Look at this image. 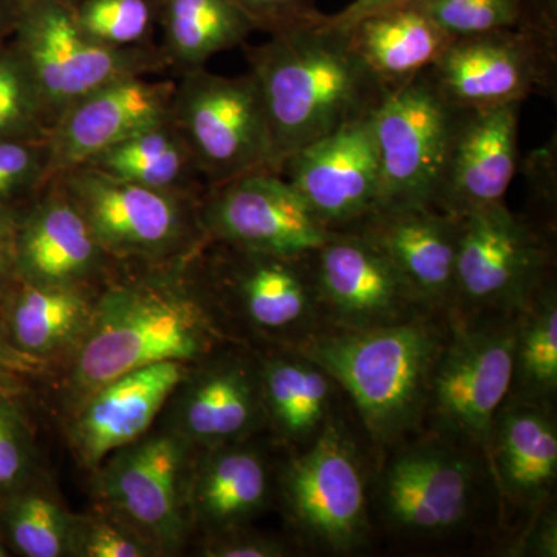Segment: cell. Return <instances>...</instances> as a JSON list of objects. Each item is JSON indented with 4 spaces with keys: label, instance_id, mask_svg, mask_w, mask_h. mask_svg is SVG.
I'll use <instances>...</instances> for the list:
<instances>
[{
    "label": "cell",
    "instance_id": "1",
    "mask_svg": "<svg viewBox=\"0 0 557 557\" xmlns=\"http://www.w3.org/2000/svg\"><path fill=\"white\" fill-rule=\"evenodd\" d=\"M200 252L131 265L101 285L89 327L64 362L69 410L132 370L170 361L196 366L234 339L201 276Z\"/></svg>",
    "mask_w": 557,
    "mask_h": 557
},
{
    "label": "cell",
    "instance_id": "2",
    "mask_svg": "<svg viewBox=\"0 0 557 557\" xmlns=\"http://www.w3.org/2000/svg\"><path fill=\"white\" fill-rule=\"evenodd\" d=\"M244 47L265 106L277 172L293 153L373 115L388 94L351 49L348 32L327 16Z\"/></svg>",
    "mask_w": 557,
    "mask_h": 557
},
{
    "label": "cell",
    "instance_id": "3",
    "mask_svg": "<svg viewBox=\"0 0 557 557\" xmlns=\"http://www.w3.org/2000/svg\"><path fill=\"white\" fill-rule=\"evenodd\" d=\"M446 336V314L426 313L364 332H325L299 350L335 379L372 442L394 448L424 426Z\"/></svg>",
    "mask_w": 557,
    "mask_h": 557
},
{
    "label": "cell",
    "instance_id": "4",
    "mask_svg": "<svg viewBox=\"0 0 557 557\" xmlns=\"http://www.w3.org/2000/svg\"><path fill=\"white\" fill-rule=\"evenodd\" d=\"M313 252L276 255L208 244L199 265L226 325L233 319L267 348H300L329 332Z\"/></svg>",
    "mask_w": 557,
    "mask_h": 557
},
{
    "label": "cell",
    "instance_id": "5",
    "mask_svg": "<svg viewBox=\"0 0 557 557\" xmlns=\"http://www.w3.org/2000/svg\"><path fill=\"white\" fill-rule=\"evenodd\" d=\"M289 528L310 547L354 555L372 534L370 479L354 432L335 413L311 445L277 475Z\"/></svg>",
    "mask_w": 557,
    "mask_h": 557
},
{
    "label": "cell",
    "instance_id": "6",
    "mask_svg": "<svg viewBox=\"0 0 557 557\" xmlns=\"http://www.w3.org/2000/svg\"><path fill=\"white\" fill-rule=\"evenodd\" d=\"M518 314V313H516ZM516 314L450 310L424 426L486 457L494 417L511 387Z\"/></svg>",
    "mask_w": 557,
    "mask_h": 557
},
{
    "label": "cell",
    "instance_id": "7",
    "mask_svg": "<svg viewBox=\"0 0 557 557\" xmlns=\"http://www.w3.org/2000/svg\"><path fill=\"white\" fill-rule=\"evenodd\" d=\"M54 178L120 265H159L197 255L208 245L199 215L201 196L146 188L89 166Z\"/></svg>",
    "mask_w": 557,
    "mask_h": 557
},
{
    "label": "cell",
    "instance_id": "8",
    "mask_svg": "<svg viewBox=\"0 0 557 557\" xmlns=\"http://www.w3.org/2000/svg\"><path fill=\"white\" fill-rule=\"evenodd\" d=\"M178 76L172 120L208 188L256 172H277L265 106L251 73L223 76L201 67Z\"/></svg>",
    "mask_w": 557,
    "mask_h": 557
},
{
    "label": "cell",
    "instance_id": "9",
    "mask_svg": "<svg viewBox=\"0 0 557 557\" xmlns=\"http://www.w3.org/2000/svg\"><path fill=\"white\" fill-rule=\"evenodd\" d=\"M555 277V236L500 203L461 218L457 313L516 314Z\"/></svg>",
    "mask_w": 557,
    "mask_h": 557
},
{
    "label": "cell",
    "instance_id": "10",
    "mask_svg": "<svg viewBox=\"0 0 557 557\" xmlns=\"http://www.w3.org/2000/svg\"><path fill=\"white\" fill-rule=\"evenodd\" d=\"M11 44L30 70L53 124L98 87L170 70L157 44L119 50L91 42L76 27L73 11L58 0H20Z\"/></svg>",
    "mask_w": 557,
    "mask_h": 557
},
{
    "label": "cell",
    "instance_id": "11",
    "mask_svg": "<svg viewBox=\"0 0 557 557\" xmlns=\"http://www.w3.org/2000/svg\"><path fill=\"white\" fill-rule=\"evenodd\" d=\"M196 454L168 429L115 450L94 469L101 508L148 539L161 556L175 555L193 527L188 490Z\"/></svg>",
    "mask_w": 557,
    "mask_h": 557
},
{
    "label": "cell",
    "instance_id": "12",
    "mask_svg": "<svg viewBox=\"0 0 557 557\" xmlns=\"http://www.w3.org/2000/svg\"><path fill=\"white\" fill-rule=\"evenodd\" d=\"M394 448L375 486L384 523L424 537L463 527L478 504L482 454L435 434Z\"/></svg>",
    "mask_w": 557,
    "mask_h": 557
},
{
    "label": "cell",
    "instance_id": "13",
    "mask_svg": "<svg viewBox=\"0 0 557 557\" xmlns=\"http://www.w3.org/2000/svg\"><path fill=\"white\" fill-rule=\"evenodd\" d=\"M457 108L421 73L373 112L381 160V207L434 205ZM379 208V209H380Z\"/></svg>",
    "mask_w": 557,
    "mask_h": 557
},
{
    "label": "cell",
    "instance_id": "14",
    "mask_svg": "<svg viewBox=\"0 0 557 557\" xmlns=\"http://www.w3.org/2000/svg\"><path fill=\"white\" fill-rule=\"evenodd\" d=\"M199 215L208 244L249 251L302 255L317 251L336 233L314 218L287 180L271 171L209 186Z\"/></svg>",
    "mask_w": 557,
    "mask_h": 557
},
{
    "label": "cell",
    "instance_id": "15",
    "mask_svg": "<svg viewBox=\"0 0 557 557\" xmlns=\"http://www.w3.org/2000/svg\"><path fill=\"white\" fill-rule=\"evenodd\" d=\"M556 65L533 36L507 28L450 40L426 75L454 108L485 109L555 89Z\"/></svg>",
    "mask_w": 557,
    "mask_h": 557
},
{
    "label": "cell",
    "instance_id": "16",
    "mask_svg": "<svg viewBox=\"0 0 557 557\" xmlns=\"http://www.w3.org/2000/svg\"><path fill=\"white\" fill-rule=\"evenodd\" d=\"M313 260L329 332H364L431 313L391 260L357 231H336Z\"/></svg>",
    "mask_w": 557,
    "mask_h": 557
},
{
    "label": "cell",
    "instance_id": "17",
    "mask_svg": "<svg viewBox=\"0 0 557 557\" xmlns=\"http://www.w3.org/2000/svg\"><path fill=\"white\" fill-rule=\"evenodd\" d=\"M278 174L325 228H354L381 207V160L372 115L293 153Z\"/></svg>",
    "mask_w": 557,
    "mask_h": 557
},
{
    "label": "cell",
    "instance_id": "18",
    "mask_svg": "<svg viewBox=\"0 0 557 557\" xmlns=\"http://www.w3.org/2000/svg\"><path fill=\"white\" fill-rule=\"evenodd\" d=\"M168 431L196 449L252 440L267 429L258 357L222 350L193 366L171 395Z\"/></svg>",
    "mask_w": 557,
    "mask_h": 557
},
{
    "label": "cell",
    "instance_id": "19",
    "mask_svg": "<svg viewBox=\"0 0 557 557\" xmlns=\"http://www.w3.org/2000/svg\"><path fill=\"white\" fill-rule=\"evenodd\" d=\"M522 104L457 109L432 208L463 218L504 201L519 166Z\"/></svg>",
    "mask_w": 557,
    "mask_h": 557
},
{
    "label": "cell",
    "instance_id": "20",
    "mask_svg": "<svg viewBox=\"0 0 557 557\" xmlns=\"http://www.w3.org/2000/svg\"><path fill=\"white\" fill-rule=\"evenodd\" d=\"M78 207L53 178L22 209L14 248V274L42 285L101 287L116 271Z\"/></svg>",
    "mask_w": 557,
    "mask_h": 557
},
{
    "label": "cell",
    "instance_id": "21",
    "mask_svg": "<svg viewBox=\"0 0 557 557\" xmlns=\"http://www.w3.org/2000/svg\"><path fill=\"white\" fill-rule=\"evenodd\" d=\"M175 79L131 76L98 87L62 112L49 135L50 178L170 119Z\"/></svg>",
    "mask_w": 557,
    "mask_h": 557
},
{
    "label": "cell",
    "instance_id": "22",
    "mask_svg": "<svg viewBox=\"0 0 557 557\" xmlns=\"http://www.w3.org/2000/svg\"><path fill=\"white\" fill-rule=\"evenodd\" d=\"M190 368L170 361L132 370L73 406L65 434L81 467L94 471L110 454L148 434Z\"/></svg>",
    "mask_w": 557,
    "mask_h": 557
},
{
    "label": "cell",
    "instance_id": "23",
    "mask_svg": "<svg viewBox=\"0 0 557 557\" xmlns=\"http://www.w3.org/2000/svg\"><path fill=\"white\" fill-rule=\"evenodd\" d=\"M350 230L391 260L424 309H454L461 218L429 207L380 208Z\"/></svg>",
    "mask_w": 557,
    "mask_h": 557
},
{
    "label": "cell",
    "instance_id": "24",
    "mask_svg": "<svg viewBox=\"0 0 557 557\" xmlns=\"http://www.w3.org/2000/svg\"><path fill=\"white\" fill-rule=\"evenodd\" d=\"M273 486L269 458L251 440L197 449L188 490L190 522L207 536L244 528L269 507Z\"/></svg>",
    "mask_w": 557,
    "mask_h": 557
},
{
    "label": "cell",
    "instance_id": "25",
    "mask_svg": "<svg viewBox=\"0 0 557 557\" xmlns=\"http://www.w3.org/2000/svg\"><path fill=\"white\" fill-rule=\"evenodd\" d=\"M486 458L504 496L516 507L537 511L556 487L555 406L505 399L494 417Z\"/></svg>",
    "mask_w": 557,
    "mask_h": 557
},
{
    "label": "cell",
    "instance_id": "26",
    "mask_svg": "<svg viewBox=\"0 0 557 557\" xmlns=\"http://www.w3.org/2000/svg\"><path fill=\"white\" fill-rule=\"evenodd\" d=\"M101 287L32 284L14 276L0 293V325L22 355L64 364L89 327Z\"/></svg>",
    "mask_w": 557,
    "mask_h": 557
},
{
    "label": "cell",
    "instance_id": "27",
    "mask_svg": "<svg viewBox=\"0 0 557 557\" xmlns=\"http://www.w3.org/2000/svg\"><path fill=\"white\" fill-rule=\"evenodd\" d=\"M256 357L267 429L289 448H307L336 413L338 383L299 348H265Z\"/></svg>",
    "mask_w": 557,
    "mask_h": 557
},
{
    "label": "cell",
    "instance_id": "28",
    "mask_svg": "<svg viewBox=\"0 0 557 557\" xmlns=\"http://www.w3.org/2000/svg\"><path fill=\"white\" fill-rule=\"evenodd\" d=\"M347 32L351 49L388 94L426 72L453 40L416 3L369 14Z\"/></svg>",
    "mask_w": 557,
    "mask_h": 557
},
{
    "label": "cell",
    "instance_id": "29",
    "mask_svg": "<svg viewBox=\"0 0 557 557\" xmlns=\"http://www.w3.org/2000/svg\"><path fill=\"white\" fill-rule=\"evenodd\" d=\"M83 166L168 193L201 196L208 189L193 150L172 115L102 150Z\"/></svg>",
    "mask_w": 557,
    "mask_h": 557
},
{
    "label": "cell",
    "instance_id": "30",
    "mask_svg": "<svg viewBox=\"0 0 557 557\" xmlns=\"http://www.w3.org/2000/svg\"><path fill=\"white\" fill-rule=\"evenodd\" d=\"M160 50L168 69L190 72L222 51L244 47L256 32L233 0H157Z\"/></svg>",
    "mask_w": 557,
    "mask_h": 557
},
{
    "label": "cell",
    "instance_id": "31",
    "mask_svg": "<svg viewBox=\"0 0 557 557\" xmlns=\"http://www.w3.org/2000/svg\"><path fill=\"white\" fill-rule=\"evenodd\" d=\"M557 395V287L549 278L516 314L511 387L507 398L555 406Z\"/></svg>",
    "mask_w": 557,
    "mask_h": 557
},
{
    "label": "cell",
    "instance_id": "32",
    "mask_svg": "<svg viewBox=\"0 0 557 557\" xmlns=\"http://www.w3.org/2000/svg\"><path fill=\"white\" fill-rule=\"evenodd\" d=\"M73 519L40 475L0 502V533L24 557H70Z\"/></svg>",
    "mask_w": 557,
    "mask_h": 557
},
{
    "label": "cell",
    "instance_id": "33",
    "mask_svg": "<svg viewBox=\"0 0 557 557\" xmlns=\"http://www.w3.org/2000/svg\"><path fill=\"white\" fill-rule=\"evenodd\" d=\"M73 20L79 32L108 49L153 46L159 27L157 0H78Z\"/></svg>",
    "mask_w": 557,
    "mask_h": 557
},
{
    "label": "cell",
    "instance_id": "34",
    "mask_svg": "<svg viewBox=\"0 0 557 557\" xmlns=\"http://www.w3.org/2000/svg\"><path fill=\"white\" fill-rule=\"evenodd\" d=\"M53 119L30 70L7 42L0 47V138H49Z\"/></svg>",
    "mask_w": 557,
    "mask_h": 557
},
{
    "label": "cell",
    "instance_id": "35",
    "mask_svg": "<svg viewBox=\"0 0 557 557\" xmlns=\"http://www.w3.org/2000/svg\"><path fill=\"white\" fill-rule=\"evenodd\" d=\"M24 403L0 392V502L40 475L35 432Z\"/></svg>",
    "mask_w": 557,
    "mask_h": 557
},
{
    "label": "cell",
    "instance_id": "36",
    "mask_svg": "<svg viewBox=\"0 0 557 557\" xmlns=\"http://www.w3.org/2000/svg\"><path fill=\"white\" fill-rule=\"evenodd\" d=\"M50 182L49 138H0V208L21 212Z\"/></svg>",
    "mask_w": 557,
    "mask_h": 557
},
{
    "label": "cell",
    "instance_id": "37",
    "mask_svg": "<svg viewBox=\"0 0 557 557\" xmlns=\"http://www.w3.org/2000/svg\"><path fill=\"white\" fill-rule=\"evenodd\" d=\"M449 38L519 28L525 0H416Z\"/></svg>",
    "mask_w": 557,
    "mask_h": 557
},
{
    "label": "cell",
    "instance_id": "38",
    "mask_svg": "<svg viewBox=\"0 0 557 557\" xmlns=\"http://www.w3.org/2000/svg\"><path fill=\"white\" fill-rule=\"evenodd\" d=\"M72 557H157L156 545L141 536L112 512L100 508L98 512L73 519Z\"/></svg>",
    "mask_w": 557,
    "mask_h": 557
},
{
    "label": "cell",
    "instance_id": "39",
    "mask_svg": "<svg viewBox=\"0 0 557 557\" xmlns=\"http://www.w3.org/2000/svg\"><path fill=\"white\" fill-rule=\"evenodd\" d=\"M556 139L531 153L525 163L528 203L534 214L527 215L539 228L555 236L557 200Z\"/></svg>",
    "mask_w": 557,
    "mask_h": 557
},
{
    "label": "cell",
    "instance_id": "40",
    "mask_svg": "<svg viewBox=\"0 0 557 557\" xmlns=\"http://www.w3.org/2000/svg\"><path fill=\"white\" fill-rule=\"evenodd\" d=\"M255 25L256 32L293 30L302 25L318 24L327 14L318 9L317 0H233Z\"/></svg>",
    "mask_w": 557,
    "mask_h": 557
},
{
    "label": "cell",
    "instance_id": "41",
    "mask_svg": "<svg viewBox=\"0 0 557 557\" xmlns=\"http://www.w3.org/2000/svg\"><path fill=\"white\" fill-rule=\"evenodd\" d=\"M200 555L205 557H285L292 555L287 542L244 528L207 536Z\"/></svg>",
    "mask_w": 557,
    "mask_h": 557
},
{
    "label": "cell",
    "instance_id": "42",
    "mask_svg": "<svg viewBox=\"0 0 557 557\" xmlns=\"http://www.w3.org/2000/svg\"><path fill=\"white\" fill-rule=\"evenodd\" d=\"M49 366L38 359L22 355L11 346L0 325V392L27 398L33 384L50 372Z\"/></svg>",
    "mask_w": 557,
    "mask_h": 557
},
{
    "label": "cell",
    "instance_id": "43",
    "mask_svg": "<svg viewBox=\"0 0 557 557\" xmlns=\"http://www.w3.org/2000/svg\"><path fill=\"white\" fill-rule=\"evenodd\" d=\"M533 523L523 531L518 541L512 542L505 556L556 557L557 556V512L552 500L537 509Z\"/></svg>",
    "mask_w": 557,
    "mask_h": 557
},
{
    "label": "cell",
    "instance_id": "44",
    "mask_svg": "<svg viewBox=\"0 0 557 557\" xmlns=\"http://www.w3.org/2000/svg\"><path fill=\"white\" fill-rule=\"evenodd\" d=\"M21 212L0 208V293L14 276V248H16L17 222Z\"/></svg>",
    "mask_w": 557,
    "mask_h": 557
},
{
    "label": "cell",
    "instance_id": "45",
    "mask_svg": "<svg viewBox=\"0 0 557 557\" xmlns=\"http://www.w3.org/2000/svg\"><path fill=\"white\" fill-rule=\"evenodd\" d=\"M412 2H416V0H354V2L348 3L346 9L338 11V13L327 14V21L329 24L347 30L355 22L369 16V14Z\"/></svg>",
    "mask_w": 557,
    "mask_h": 557
},
{
    "label": "cell",
    "instance_id": "46",
    "mask_svg": "<svg viewBox=\"0 0 557 557\" xmlns=\"http://www.w3.org/2000/svg\"><path fill=\"white\" fill-rule=\"evenodd\" d=\"M20 0H0V47L13 38L16 30Z\"/></svg>",
    "mask_w": 557,
    "mask_h": 557
},
{
    "label": "cell",
    "instance_id": "47",
    "mask_svg": "<svg viewBox=\"0 0 557 557\" xmlns=\"http://www.w3.org/2000/svg\"><path fill=\"white\" fill-rule=\"evenodd\" d=\"M11 556V549L9 545H7L5 539H3L2 533H0V557H9Z\"/></svg>",
    "mask_w": 557,
    "mask_h": 557
},
{
    "label": "cell",
    "instance_id": "48",
    "mask_svg": "<svg viewBox=\"0 0 557 557\" xmlns=\"http://www.w3.org/2000/svg\"><path fill=\"white\" fill-rule=\"evenodd\" d=\"M58 2L62 3L64 7H67L70 11H75L78 0H58Z\"/></svg>",
    "mask_w": 557,
    "mask_h": 557
}]
</instances>
